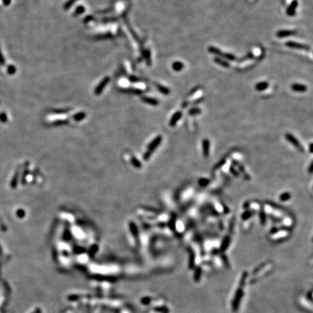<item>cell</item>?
<instances>
[{"mask_svg": "<svg viewBox=\"0 0 313 313\" xmlns=\"http://www.w3.org/2000/svg\"><path fill=\"white\" fill-rule=\"evenodd\" d=\"M252 212L251 211H246L241 215V219L243 220H247L249 219L250 218H252Z\"/></svg>", "mask_w": 313, "mask_h": 313, "instance_id": "ffe728a7", "label": "cell"}, {"mask_svg": "<svg viewBox=\"0 0 313 313\" xmlns=\"http://www.w3.org/2000/svg\"><path fill=\"white\" fill-rule=\"evenodd\" d=\"M260 223H261L262 225H265V222H266L267 216H266V214H265V211H264V210H263V208H262V210L260 212Z\"/></svg>", "mask_w": 313, "mask_h": 313, "instance_id": "ac0fdd59", "label": "cell"}, {"mask_svg": "<svg viewBox=\"0 0 313 313\" xmlns=\"http://www.w3.org/2000/svg\"><path fill=\"white\" fill-rule=\"evenodd\" d=\"M291 89L296 92H304L307 90V88L304 84H294L291 86Z\"/></svg>", "mask_w": 313, "mask_h": 313, "instance_id": "9c48e42d", "label": "cell"}, {"mask_svg": "<svg viewBox=\"0 0 313 313\" xmlns=\"http://www.w3.org/2000/svg\"><path fill=\"white\" fill-rule=\"evenodd\" d=\"M222 57L227 60H230V61H234V60H236V57L233 54H230V53H223Z\"/></svg>", "mask_w": 313, "mask_h": 313, "instance_id": "44dd1931", "label": "cell"}, {"mask_svg": "<svg viewBox=\"0 0 313 313\" xmlns=\"http://www.w3.org/2000/svg\"><path fill=\"white\" fill-rule=\"evenodd\" d=\"M208 51L211 54H215V55H217L218 56L220 57H222V54H223V52H222L221 50H219L218 48H217V47L215 46H210L208 47Z\"/></svg>", "mask_w": 313, "mask_h": 313, "instance_id": "4fadbf2b", "label": "cell"}, {"mask_svg": "<svg viewBox=\"0 0 313 313\" xmlns=\"http://www.w3.org/2000/svg\"><path fill=\"white\" fill-rule=\"evenodd\" d=\"M291 194L289 192H284V193L281 194L279 197V199L281 201H287L291 199Z\"/></svg>", "mask_w": 313, "mask_h": 313, "instance_id": "e0dca14e", "label": "cell"}, {"mask_svg": "<svg viewBox=\"0 0 313 313\" xmlns=\"http://www.w3.org/2000/svg\"><path fill=\"white\" fill-rule=\"evenodd\" d=\"M312 146H313L312 143H311V144H310V153H312Z\"/></svg>", "mask_w": 313, "mask_h": 313, "instance_id": "f1b7e54d", "label": "cell"}, {"mask_svg": "<svg viewBox=\"0 0 313 313\" xmlns=\"http://www.w3.org/2000/svg\"><path fill=\"white\" fill-rule=\"evenodd\" d=\"M109 81H110V78L109 77H105V78H104L101 80V81L97 85L95 90H94V93H95L96 95H99L101 93V91H103V89L105 88V86H107Z\"/></svg>", "mask_w": 313, "mask_h": 313, "instance_id": "3957f363", "label": "cell"}, {"mask_svg": "<svg viewBox=\"0 0 313 313\" xmlns=\"http://www.w3.org/2000/svg\"><path fill=\"white\" fill-rule=\"evenodd\" d=\"M76 1H77V0H68V1H67V2H66L65 5H64L63 8L65 9H68L69 8H71V7H72V5Z\"/></svg>", "mask_w": 313, "mask_h": 313, "instance_id": "7402d4cb", "label": "cell"}, {"mask_svg": "<svg viewBox=\"0 0 313 313\" xmlns=\"http://www.w3.org/2000/svg\"><path fill=\"white\" fill-rule=\"evenodd\" d=\"M122 91H126V92H131V94H141L142 93V91H141V90H139V89H126V90H122Z\"/></svg>", "mask_w": 313, "mask_h": 313, "instance_id": "4316f807", "label": "cell"}, {"mask_svg": "<svg viewBox=\"0 0 313 313\" xmlns=\"http://www.w3.org/2000/svg\"><path fill=\"white\" fill-rule=\"evenodd\" d=\"M182 117V113L181 112H176L175 113H174L173 114V115L172 116V118H171L170 120V126H172V127H173V126H175V125H176V123L178 122V121Z\"/></svg>", "mask_w": 313, "mask_h": 313, "instance_id": "ba28073f", "label": "cell"}, {"mask_svg": "<svg viewBox=\"0 0 313 313\" xmlns=\"http://www.w3.org/2000/svg\"><path fill=\"white\" fill-rule=\"evenodd\" d=\"M231 239L230 236H225L224 237L221 244V247H220V250H221L222 252H224V251H225L229 248V245L231 244Z\"/></svg>", "mask_w": 313, "mask_h": 313, "instance_id": "30bf717a", "label": "cell"}, {"mask_svg": "<svg viewBox=\"0 0 313 313\" xmlns=\"http://www.w3.org/2000/svg\"><path fill=\"white\" fill-rule=\"evenodd\" d=\"M232 162H233V164L234 165L235 167H238V171L239 173H241L243 175H244V178L246 179V181H250V179H251L250 175H249L247 173H246V170H245L244 167H243V166L241 165V164L239 163V162L236 161V160H233Z\"/></svg>", "mask_w": 313, "mask_h": 313, "instance_id": "5b68a950", "label": "cell"}, {"mask_svg": "<svg viewBox=\"0 0 313 313\" xmlns=\"http://www.w3.org/2000/svg\"><path fill=\"white\" fill-rule=\"evenodd\" d=\"M286 46L292 49H297V50H310V47L305 44H299V43L294 42V41H288L286 43Z\"/></svg>", "mask_w": 313, "mask_h": 313, "instance_id": "277c9868", "label": "cell"}, {"mask_svg": "<svg viewBox=\"0 0 313 313\" xmlns=\"http://www.w3.org/2000/svg\"><path fill=\"white\" fill-rule=\"evenodd\" d=\"M184 67V65L182 62L180 61H175L172 64V68L176 72H179V71H181Z\"/></svg>", "mask_w": 313, "mask_h": 313, "instance_id": "5bb4252c", "label": "cell"}, {"mask_svg": "<svg viewBox=\"0 0 313 313\" xmlns=\"http://www.w3.org/2000/svg\"><path fill=\"white\" fill-rule=\"evenodd\" d=\"M225 159H222V160H220V161L218 162V163L216 165L214 166L213 169H214V170H216L220 169V167H222V166H223L224 165H225Z\"/></svg>", "mask_w": 313, "mask_h": 313, "instance_id": "cb8c5ba5", "label": "cell"}, {"mask_svg": "<svg viewBox=\"0 0 313 313\" xmlns=\"http://www.w3.org/2000/svg\"><path fill=\"white\" fill-rule=\"evenodd\" d=\"M312 170H313V162H311L310 165V167H309V170H308V172L310 173V174H312Z\"/></svg>", "mask_w": 313, "mask_h": 313, "instance_id": "83f0119b", "label": "cell"}, {"mask_svg": "<svg viewBox=\"0 0 313 313\" xmlns=\"http://www.w3.org/2000/svg\"><path fill=\"white\" fill-rule=\"evenodd\" d=\"M285 136H286V140H287L288 142L291 143V144L293 145L295 148H297V150L299 151V152L304 153V147H303L302 145L300 144V142H299V140L296 138L294 136L292 135L291 133H287L286 134Z\"/></svg>", "mask_w": 313, "mask_h": 313, "instance_id": "6da1fadb", "label": "cell"}, {"mask_svg": "<svg viewBox=\"0 0 313 313\" xmlns=\"http://www.w3.org/2000/svg\"><path fill=\"white\" fill-rule=\"evenodd\" d=\"M141 100H142L145 103H147L150 105H153V106H157V105H159V101H158L157 99H154V98H152V97H142L141 98Z\"/></svg>", "mask_w": 313, "mask_h": 313, "instance_id": "8fae6325", "label": "cell"}, {"mask_svg": "<svg viewBox=\"0 0 313 313\" xmlns=\"http://www.w3.org/2000/svg\"><path fill=\"white\" fill-rule=\"evenodd\" d=\"M156 88H157L158 91L161 94H164V95H169L170 92V90L168 88L165 87V86H163V85L157 84L156 85Z\"/></svg>", "mask_w": 313, "mask_h": 313, "instance_id": "2e32d148", "label": "cell"}, {"mask_svg": "<svg viewBox=\"0 0 313 313\" xmlns=\"http://www.w3.org/2000/svg\"><path fill=\"white\" fill-rule=\"evenodd\" d=\"M298 6V2L297 0H293L291 2V3L290 4L289 6L288 7L287 10H286V13L288 16H294L296 14V9L297 8Z\"/></svg>", "mask_w": 313, "mask_h": 313, "instance_id": "8992f818", "label": "cell"}, {"mask_svg": "<svg viewBox=\"0 0 313 313\" xmlns=\"http://www.w3.org/2000/svg\"><path fill=\"white\" fill-rule=\"evenodd\" d=\"M230 171H231V173L233 174V175H234L235 177H239V172L238 171V170L235 168L234 166H231V167H230Z\"/></svg>", "mask_w": 313, "mask_h": 313, "instance_id": "d4e9b609", "label": "cell"}, {"mask_svg": "<svg viewBox=\"0 0 313 313\" xmlns=\"http://www.w3.org/2000/svg\"><path fill=\"white\" fill-rule=\"evenodd\" d=\"M214 60V62L216 64H218V65L222 66V67H226V68H228V67H230V63H229V62L226 61V60H222V58L219 57H217L214 58V60Z\"/></svg>", "mask_w": 313, "mask_h": 313, "instance_id": "7c38bea8", "label": "cell"}, {"mask_svg": "<svg viewBox=\"0 0 313 313\" xmlns=\"http://www.w3.org/2000/svg\"><path fill=\"white\" fill-rule=\"evenodd\" d=\"M202 146V154L205 158H208L210 153V142L209 139H205L201 142Z\"/></svg>", "mask_w": 313, "mask_h": 313, "instance_id": "7a4b0ae2", "label": "cell"}, {"mask_svg": "<svg viewBox=\"0 0 313 313\" xmlns=\"http://www.w3.org/2000/svg\"><path fill=\"white\" fill-rule=\"evenodd\" d=\"M295 33V31H290V30H281V31H279L277 32L276 35L278 38H286L294 35Z\"/></svg>", "mask_w": 313, "mask_h": 313, "instance_id": "52a82bcc", "label": "cell"}, {"mask_svg": "<svg viewBox=\"0 0 313 313\" xmlns=\"http://www.w3.org/2000/svg\"><path fill=\"white\" fill-rule=\"evenodd\" d=\"M268 86H269V84L267 82H260V83H258V84L256 85L255 88H256V90L258 91H264V90L267 89V88H268Z\"/></svg>", "mask_w": 313, "mask_h": 313, "instance_id": "9a60e30c", "label": "cell"}, {"mask_svg": "<svg viewBox=\"0 0 313 313\" xmlns=\"http://www.w3.org/2000/svg\"><path fill=\"white\" fill-rule=\"evenodd\" d=\"M85 10V8L83 6H79L77 7L76 9H75V15H81L82 14L83 12H84Z\"/></svg>", "mask_w": 313, "mask_h": 313, "instance_id": "484cf974", "label": "cell"}, {"mask_svg": "<svg viewBox=\"0 0 313 313\" xmlns=\"http://www.w3.org/2000/svg\"><path fill=\"white\" fill-rule=\"evenodd\" d=\"M201 113V110L200 108H198V107H193V108L190 109L188 110V114L190 115H199Z\"/></svg>", "mask_w": 313, "mask_h": 313, "instance_id": "d6986e66", "label": "cell"}, {"mask_svg": "<svg viewBox=\"0 0 313 313\" xmlns=\"http://www.w3.org/2000/svg\"><path fill=\"white\" fill-rule=\"evenodd\" d=\"M198 183H199V184L201 186H207V185L210 184V181L207 178H200Z\"/></svg>", "mask_w": 313, "mask_h": 313, "instance_id": "603a6c76", "label": "cell"}]
</instances>
